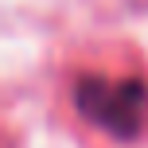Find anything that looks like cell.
<instances>
[{
    "label": "cell",
    "instance_id": "1",
    "mask_svg": "<svg viewBox=\"0 0 148 148\" xmlns=\"http://www.w3.org/2000/svg\"><path fill=\"white\" fill-rule=\"evenodd\" d=\"M74 105L90 125L109 133L113 140H136L148 125V86L140 78L86 74L74 86Z\"/></svg>",
    "mask_w": 148,
    "mask_h": 148
}]
</instances>
